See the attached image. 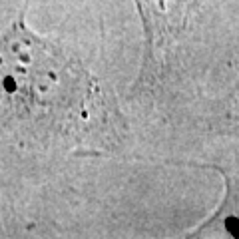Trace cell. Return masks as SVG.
Returning <instances> with one entry per match:
<instances>
[{
    "instance_id": "cell-1",
    "label": "cell",
    "mask_w": 239,
    "mask_h": 239,
    "mask_svg": "<svg viewBox=\"0 0 239 239\" xmlns=\"http://www.w3.org/2000/svg\"><path fill=\"white\" fill-rule=\"evenodd\" d=\"M0 118L40 144L114 146L122 116L100 80L20 14L0 34Z\"/></svg>"
},
{
    "instance_id": "cell-2",
    "label": "cell",
    "mask_w": 239,
    "mask_h": 239,
    "mask_svg": "<svg viewBox=\"0 0 239 239\" xmlns=\"http://www.w3.org/2000/svg\"><path fill=\"white\" fill-rule=\"evenodd\" d=\"M146 28L149 64H153L189 26L201 0H134Z\"/></svg>"
}]
</instances>
